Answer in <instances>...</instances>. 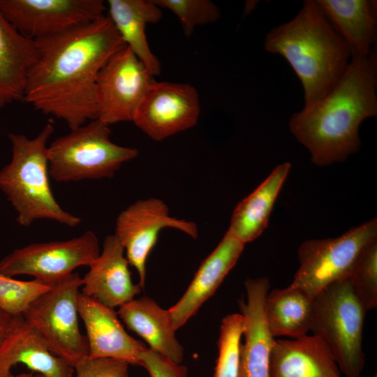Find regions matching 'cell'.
<instances>
[{"label": "cell", "mask_w": 377, "mask_h": 377, "mask_svg": "<svg viewBox=\"0 0 377 377\" xmlns=\"http://www.w3.org/2000/svg\"><path fill=\"white\" fill-rule=\"evenodd\" d=\"M38 57L23 102L66 122L70 129L98 118L96 80L101 69L126 46L107 15L34 40Z\"/></svg>", "instance_id": "6da1fadb"}, {"label": "cell", "mask_w": 377, "mask_h": 377, "mask_svg": "<svg viewBox=\"0 0 377 377\" xmlns=\"http://www.w3.org/2000/svg\"><path fill=\"white\" fill-rule=\"evenodd\" d=\"M377 60L352 54L337 84L321 99L292 115L290 132L309 151L312 162L325 166L346 159L360 145L359 128L377 114Z\"/></svg>", "instance_id": "7a4b0ae2"}, {"label": "cell", "mask_w": 377, "mask_h": 377, "mask_svg": "<svg viewBox=\"0 0 377 377\" xmlns=\"http://www.w3.org/2000/svg\"><path fill=\"white\" fill-rule=\"evenodd\" d=\"M264 47L289 63L303 87L304 105L333 89L352 57L348 44L313 0L305 1L292 20L270 30Z\"/></svg>", "instance_id": "3957f363"}, {"label": "cell", "mask_w": 377, "mask_h": 377, "mask_svg": "<svg viewBox=\"0 0 377 377\" xmlns=\"http://www.w3.org/2000/svg\"><path fill=\"white\" fill-rule=\"evenodd\" d=\"M48 123L34 138L8 134L12 146L10 163L0 170V190L17 212V221L29 227L38 219L55 221L74 228L81 219L57 202L49 181L47 142L54 133Z\"/></svg>", "instance_id": "277c9868"}, {"label": "cell", "mask_w": 377, "mask_h": 377, "mask_svg": "<svg viewBox=\"0 0 377 377\" xmlns=\"http://www.w3.org/2000/svg\"><path fill=\"white\" fill-rule=\"evenodd\" d=\"M366 313L346 278L329 285L313 300L310 332L325 342L345 377H361L364 367Z\"/></svg>", "instance_id": "5b68a950"}, {"label": "cell", "mask_w": 377, "mask_h": 377, "mask_svg": "<svg viewBox=\"0 0 377 377\" xmlns=\"http://www.w3.org/2000/svg\"><path fill=\"white\" fill-rule=\"evenodd\" d=\"M109 126L96 119L54 140L47 147L50 175L57 182L111 178L135 158L136 149L111 140Z\"/></svg>", "instance_id": "8992f818"}, {"label": "cell", "mask_w": 377, "mask_h": 377, "mask_svg": "<svg viewBox=\"0 0 377 377\" xmlns=\"http://www.w3.org/2000/svg\"><path fill=\"white\" fill-rule=\"evenodd\" d=\"M82 278L73 272L52 286L22 315L49 350L74 368L89 357L87 338L79 327L77 298Z\"/></svg>", "instance_id": "52a82bcc"}, {"label": "cell", "mask_w": 377, "mask_h": 377, "mask_svg": "<svg viewBox=\"0 0 377 377\" xmlns=\"http://www.w3.org/2000/svg\"><path fill=\"white\" fill-rule=\"evenodd\" d=\"M375 240L376 218L335 238L303 242L298 249L300 266L290 285L314 297L346 278L362 251Z\"/></svg>", "instance_id": "ba28073f"}, {"label": "cell", "mask_w": 377, "mask_h": 377, "mask_svg": "<svg viewBox=\"0 0 377 377\" xmlns=\"http://www.w3.org/2000/svg\"><path fill=\"white\" fill-rule=\"evenodd\" d=\"M100 252L98 238L89 230L71 239L34 243L15 249L0 261V274L10 277L29 275L54 285L76 268L89 267Z\"/></svg>", "instance_id": "9c48e42d"}, {"label": "cell", "mask_w": 377, "mask_h": 377, "mask_svg": "<svg viewBox=\"0 0 377 377\" xmlns=\"http://www.w3.org/2000/svg\"><path fill=\"white\" fill-rule=\"evenodd\" d=\"M180 230L193 239L198 237L196 223L170 216L168 205L161 199L138 200L118 215L114 236L124 249L130 265L137 271L143 289L146 280V262L163 228Z\"/></svg>", "instance_id": "30bf717a"}, {"label": "cell", "mask_w": 377, "mask_h": 377, "mask_svg": "<svg viewBox=\"0 0 377 377\" xmlns=\"http://www.w3.org/2000/svg\"><path fill=\"white\" fill-rule=\"evenodd\" d=\"M102 0H0V13L22 36L36 40L105 15Z\"/></svg>", "instance_id": "8fae6325"}, {"label": "cell", "mask_w": 377, "mask_h": 377, "mask_svg": "<svg viewBox=\"0 0 377 377\" xmlns=\"http://www.w3.org/2000/svg\"><path fill=\"white\" fill-rule=\"evenodd\" d=\"M153 80V75L130 48L124 46L118 50L97 77V119L109 126L133 121Z\"/></svg>", "instance_id": "7c38bea8"}, {"label": "cell", "mask_w": 377, "mask_h": 377, "mask_svg": "<svg viewBox=\"0 0 377 377\" xmlns=\"http://www.w3.org/2000/svg\"><path fill=\"white\" fill-rule=\"evenodd\" d=\"M200 112L199 96L194 87L154 80L133 121L151 139L161 141L195 126Z\"/></svg>", "instance_id": "4fadbf2b"}, {"label": "cell", "mask_w": 377, "mask_h": 377, "mask_svg": "<svg viewBox=\"0 0 377 377\" xmlns=\"http://www.w3.org/2000/svg\"><path fill=\"white\" fill-rule=\"evenodd\" d=\"M77 306L85 327L89 357L112 358L141 366L140 353L146 346L126 332L114 309L81 292Z\"/></svg>", "instance_id": "5bb4252c"}, {"label": "cell", "mask_w": 377, "mask_h": 377, "mask_svg": "<svg viewBox=\"0 0 377 377\" xmlns=\"http://www.w3.org/2000/svg\"><path fill=\"white\" fill-rule=\"evenodd\" d=\"M244 286L246 302H239L244 342L240 345L238 377H269L270 358L275 341L264 311L269 281L266 277L249 279Z\"/></svg>", "instance_id": "9a60e30c"}, {"label": "cell", "mask_w": 377, "mask_h": 377, "mask_svg": "<svg viewBox=\"0 0 377 377\" xmlns=\"http://www.w3.org/2000/svg\"><path fill=\"white\" fill-rule=\"evenodd\" d=\"M128 265L119 240L114 234L108 235L82 278L80 292L112 309L131 301L142 288L132 281Z\"/></svg>", "instance_id": "2e32d148"}, {"label": "cell", "mask_w": 377, "mask_h": 377, "mask_svg": "<svg viewBox=\"0 0 377 377\" xmlns=\"http://www.w3.org/2000/svg\"><path fill=\"white\" fill-rule=\"evenodd\" d=\"M244 246L228 230L217 246L202 262L182 297L168 309L176 330L214 294L237 263Z\"/></svg>", "instance_id": "e0dca14e"}, {"label": "cell", "mask_w": 377, "mask_h": 377, "mask_svg": "<svg viewBox=\"0 0 377 377\" xmlns=\"http://www.w3.org/2000/svg\"><path fill=\"white\" fill-rule=\"evenodd\" d=\"M269 377H341L325 342L315 334L275 340Z\"/></svg>", "instance_id": "ac0fdd59"}, {"label": "cell", "mask_w": 377, "mask_h": 377, "mask_svg": "<svg viewBox=\"0 0 377 377\" xmlns=\"http://www.w3.org/2000/svg\"><path fill=\"white\" fill-rule=\"evenodd\" d=\"M43 377H72L74 369L54 355L38 332L20 316L0 346V377L17 364Z\"/></svg>", "instance_id": "d6986e66"}, {"label": "cell", "mask_w": 377, "mask_h": 377, "mask_svg": "<svg viewBox=\"0 0 377 377\" xmlns=\"http://www.w3.org/2000/svg\"><path fill=\"white\" fill-rule=\"evenodd\" d=\"M119 317L131 331L142 337L149 348L180 364L184 348L175 337L170 312L154 300L144 296L119 307Z\"/></svg>", "instance_id": "ffe728a7"}, {"label": "cell", "mask_w": 377, "mask_h": 377, "mask_svg": "<svg viewBox=\"0 0 377 377\" xmlns=\"http://www.w3.org/2000/svg\"><path fill=\"white\" fill-rule=\"evenodd\" d=\"M37 57L35 41L22 36L0 13V108L23 101Z\"/></svg>", "instance_id": "44dd1931"}, {"label": "cell", "mask_w": 377, "mask_h": 377, "mask_svg": "<svg viewBox=\"0 0 377 377\" xmlns=\"http://www.w3.org/2000/svg\"><path fill=\"white\" fill-rule=\"evenodd\" d=\"M108 17L126 46L154 76L160 74L161 64L150 50L146 36L148 24L162 17V10L153 0H108Z\"/></svg>", "instance_id": "7402d4cb"}, {"label": "cell", "mask_w": 377, "mask_h": 377, "mask_svg": "<svg viewBox=\"0 0 377 377\" xmlns=\"http://www.w3.org/2000/svg\"><path fill=\"white\" fill-rule=\"evenodd\" d=\"M350 47L352 54L367 56L377 36V3L374 0H316Z\"/></svg>", "instance_id": "603a6c76"}, {"label": "cell", "mask_w": 377, "mask_h": 377, "mask_svg": "<svg viewBox=\"0 0 377 377\" xmlns=\"http://www.w3.org/2000/svg\"><path fill=\"white\" fill-rule=\"evenodd\" d=\"M290 167L289 163L276 166L235 208L228 230L244 244L258 238L267 228L275 201Z\"/></svg>", "instance_id": "cb8c5ba5"}, {"label": "cell", "mask_w": 377, "mask_h": 377, "mask_svg": "<svg viewBox=\"0 0 377 377\" xmlns=\"http://www.w3.org/2000/svg\"><path fill=\"white\" fill-rule=\"evenodd\" d=\"M313 297L290 285L269 290L264 311L272 336L295 339L308 334Z\"/></svg>", "instance_id": "d4e9b609"}, {"label": "cell", "mask_w": 377, "mask_h": 377, "mask_svg": "<svg viewBox=\"0 0 377 377\" xmlns=\"http://www.w3.org/2000/svg\"><path fill=\"white\" fill-rule=\"evenodd\" d=\"M355 297L364 309L377 306V240L360 254L346 277Z\"/></svg>", "instance_id": "484cf974"}, {"label": "cell", "mask_w": 377, "mask_h": 377, "mask_svg": "<svg viewBox=\"0 0 377 377\" xmlns=\"http://www.w3.org/2000/svg\"><path fill=\"white\" fill-rule=\"evenodd\" d=\"M243 316L231 313L221 321L218 341L219 355L214 377H238Z\"/></svg>", "instance_id": "4316f807"}, {"label": "cell", "mask_w": 377, "mask_h": 377, "mask_svg": "<svg viewBox=\"0 0 377 377\" xmlns=\"http://www.w3.org/2000/svg\"><path fill=\"white\" fill-rule=\"evenodd\" d=\"M52 286L34 279L21 281L0 274V308L12 315L22 316Z\"/></svg>", "instance_id": "83f0119b"}, {"label": "cell", "mask_w": 377, "mask_h": 377, "mask_svg": "<svg viewBox=\"0 0 377 377\" xmlns=\"http://www.w3.org/2000/svg\"><path fill=\"white\" fill-rule=\"evenodd\" d=\"M158 7L167 8L179 20L184 34L189 37L198 26L217 21L220 11L209 0H153Z\"/></svg>", "instance_id": "f1b7e54d"}, {"label": "cell", "mask_w": 377, "mask_h": 377, "mask_svg": "<svg viewBox=\"0 0 377 377\" xmlns=\"http://www.w3.org/2000/svg\"><path fill=\"white\" fill-rule=\"evenodd\" d=\"M75 377H128V364L112 358H87L73 368Z\"/></svg>", "instance_id": "f546056e"}, {"label": "cell", "mask_w": 377, "mask_h": 377, "mask_svg": "<svg viewBox=\"0 0 377 377\" xmlns=\"http://www.w3.org/2000/svg\"><path fill=\"white\" fill-rule=\"evenodd\" d=\"M141 366L150 377H186L187 369L146 347L140 353Z\"/></svg>", "instance_id": "4dcf8cb0"}, {"label": "cell", "mask_w": 377, "mask_h": 377, "mask_svg": "<svg viewBox=\"0 0 377 377\" xmlns=\"http://www.w3.org/2000/svg\"><path fill=\"white\" fill-rule=\"evenodd\" d=\"M20 316L12 315L0 308V346L14 328Z\"/></svg>", "instance_id": "1f68e13d"}, {"label": "cell", "mask_w": 377, "mask_h": 377, "mask_svg": "<svg viewBox=\"0 0 377 377\" xmlns=\"http://www.w3.org/2000/svg\"><path fill=\"white\" fill-rule=\"evenodd\" d=\"M3 377H43V376L40 374H34L32 373H28V374L22 373V374H19L17 375H14L12 373H10Z\"/></svg>", "instance_id": "d6a6232c"}, {"label": "cell", "mask_w": 377, "mask_h": 377, "mask_svg": "<svg viewBox=\"0 0 377 377\" xmlns=\"http://www.w3.org/2000/svg\"><path fill=\"white\" fill-rule=\"evenodd\" d=\"M375 377H376V375L375 376Z\"/></svg>", "instance_id": "836d02e7"}]
</instances>
